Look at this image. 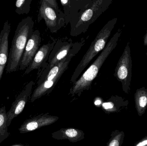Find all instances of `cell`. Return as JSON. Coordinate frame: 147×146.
I'll return each mask as SVG.
<instances>
[{
	"instance_id": "1",
	"label": "cell",
	"mask_w": 147,
	"mask_h": 146,
	"mask_svg": "<svg viewBox=\"0 0 147 146\" xmlns=\"http://www.w3.org/2000/svg\"><path fill=\"white\" fill-rule=\"evenodd\" d=\"M85 44V40L76 42L71 52L60 62L47 70L38 71L37 87L31 98L33 102L47 93H49L57 85L64 73L68 69L71 59L75 56Z\"/></svg>"
},
{
	"instance_id": "2",
	"label": "cell",
	"mask_w": 147,
	"mask_h": 146,
	"mask_svg": "<svg viewBox=\"0 0 147 146\" xmlns=\"http://www.w3.org/2000/svg\"><path fill=\"white\" fill-rule=\"evenodd\" d=\"M112 0H89L69 22L70 34L76 37L85 33L90 25L109 8Z\"/></svg>"
},
{
	"instance_id": "3",
	"label": "cell",
	"mask_w": 147,
	"mask_h": 146,
	"mask_svg": "<svg viewBox=\"0 0 147 146\" xmlns=\"http://www.w3.org/2000/svg\"><path fill=\"white\" fill-rule=\"evenodd\" d=\"M34 26V21L30 16L22 20L18 24L9 54L6 67L7 73L18 70L27 43L33 32Z\"/></svg>"
},
{
	"instance_id": "4",
	"label": "cell",
	"mask_w": 147,
	"mask_h": 146,
	"mask_svg": "<svg viewBox=\"0 0 147 146\" xmlns=\"http://www.w3.org/2000/svg\"><path fill=\"white\" fill-rule=\"evenodd\" d=\"M121 33V29L119 28L94 62L85 71L80 78L74 83L70 91L71 93L73 94H80L83 91L89 90L90 88L93 81L97 76L103 64L117 45Z\"/></svg>"
},
{
	"instance_id": "5",
	"label": "cell",
	"mask_w": 147,
	"mask_h": 146,
	"mask_svg": "<svg viewBox=\"0 0 147 146\" xmlns=\"http://www.w3.org/2000/svg\"><path fill=\"white\" fill-rule=\"evenodd\" d=\"M117 21V18L109 21L99 31L95 39L91 44L88 50L75 69L70 79L71 83H74L78 79L84 69L89 65L92 60L99 52H102L105 48L108 39Z\"/></svg>"
},
{
	"instance_id": "6",
	"label": "cell",
	"mask_w": 147,
	"mask_h": 146,
	"mask_svg": "<svg viewBox=\"0 0 147 146\" xmlns=\"http://www.w3.org/2000/svg\"><path fill=\"white\" fill-rule=\"evenodd\" d=\"M44 20L46 25L52 33H55L65 26V15L60 9H56L50 6L45 0L40 1L38 21Z\"/></svg>"
},
{
	"instance_id": "7",
	"label": "cell",
	"mask_w": 147,
	"mask_h": 146,
	"mask_svg": "<svg viewBox=\"0 0 147 146\" xmlns=\"http://www.w3.org/2000/svg\"><path fill=\"white\" fill-rule=\"evenodd\" d=\"M132 61L130 43L128 42L115 69L114 76L121 83L123 90L127 94L130 93L132 79Z\"/></svg>"
},
{
	"instance_id": "8",
	"label": "cell",
	"mask_w": 147,
	"mask_h": 146,
	"mask_svg": "<svg viewBox=\"0 0 147 146\" xmlns=\"http://www.w3.org/2000/svg\"><path fill=\"white\" fill-rule=\"evenodd\" d=\"M71 39H59L56 43L49 57L48 61L45 67L38 70H47L60 62L71 52L76 45Z\"/></svg>"
},
{
	"instance_id": "9",
	"label": "cell",
	"mask_w": 147,
	"mask_h": 146,
	"mask_svg": "<svg viewBox=\"0 0 147 146\" xmlns=\"http://www.w3.org/2000/svg\"><path fill=\"white\" fill-rule=\"evenodd\" d=\"M41 42V37L39 31H34L32 36L28 41L20 61L19 69L20 70L26 69L39 49Z\"/></svg>"
},
{
	"instance_id": "10",
	"label": "cell",
	"mask_w": 147,
	"mask_h": 146,
	"mask_svg": "<svg viewBox=\"0 0 147 146\" xmlns=\"http://www.w3.org/2000/svg\"><path fill=\"white\" fill-rule=\"evenodd\" d=\"M34 85V82L32 81L28 83L14 102H13L10 110L7 113V125L8 127L10 125L13 119L17 117L24 109Z\"/></svg>"
},
{
	"instance_id": "11",
	"label": "cell",
	"mask_w": 147,
	"mask_h": 146,
	"mask_svg": "<svg viewBox=\"0 0 147 146\" xmlns=\"http://www.w3.org/2000/svg\"><path fill=\"white\" fill-rule=\"evenodd\" d=\"M56 40L51 43L43 45L40 48L34 58L28 67L27 68L24 75L28 74L34 69H40L46 65L49 55L54 47Z\"/></svg>"
},
{
	"instance_id": "12",
	"label": "cell",
	"mask_w": 147,
	"mask_h": 146,
	"mask_svg": "<svg viewBox=\"0 0 147 146\" xmlns=\"http://www.w3.org/2000/svg\"><path fill=\"white\" fill-rule=\"evenodd\" d=\"M10 24L8 21H5L1 31V43L0 45V81L6 64L8 60V38L10 32Z\"/></svg>"
},
{
	"instance_id": "13",
	"label": "cell",
	"mask_w": 147,
	"mask_h": 146,
	"mask_svg": "<svg viewBox=\"0 0 147 146\" xmlns=\"http://www.w3.org/2000/svg\"><path fill=\"white\" fill-rule=\"evenodd\" d=\"M89 0H65L60 1L65 15V26L71 19L87 3Z\"/></svg>"
},
{
	"instance_id": "14",
	"label": "cell",
	"mask_w": 147,
	"mask_h": 146,
	"mask_svg": "<svg viewBox=\"0 0 147 146\" xmlns=\"http://www.w3.org/2000/svg\"><path fill=\"white\" fill-rule=\"evenodd\" d=\"M136 109L139 116L145 114L147 109V89L145 87L136 90L134 94Z\"/></svg>"
},
{
	"instance_id": "15",
	"label": "cell",
	"mask_w": 147,
	"mask_h": 146,
	"mask_svg": "<svg viewBox=\"0 0 147 146\" xmlns=\"http://www.w3.org/2000/svg\"><path fill=\"white\" fill-rule=\"evenodd\" d=\"M7 113L5 106L0 108V144L10 135L7 125Z\"/></svg>"
},
{
	"instance_id": "16",
	"label": "cell",
	"mask_w": 147,
	"mask_h": 146,
	"mask_svg": "<svg viewBox=\"0 0 147 146\" xmlns=\"http://www.w3.org/2000/svg\"><path fill=\"white\" fill-rule=\"evenodd\" d=\"M32 0H17L15 3L16 12L18 15L28 14L30 11Z\"/></svg>"
},
{
	"instance_id": "17",
	"label": "cell",
	"mask_w": 147,
	"mask_h": 146,
	"mask_svg": "<svg viewBox=\"0 0 147 146\" xmlns=\"http://www.w3.org/2000/svg\"><path fill=\"white\" fill-rule=\"evenodd\" d=\"M124 132L116 131L108 146H121L124 140Z\"/></svg>"
},
{
	"instance_id": "18",
	"label": "cell",
	"mask_w": 147,
	"mask_h": 146,
	"mask_svg": "<svg viewBox=\"0 0 147 146\" xmlns=\"http://www.w3.org/2000/svg\"><path fill=\"white\" fill-rule=\"evenodd\" d=\"M65 134L70 138H74L78 135V132L73 129H69L65 131Z\"/></svg>"
},
{
	"instance_id": "19",
	"label": "cell",
	"mask_w": 147,
	"mask_h": 146,
	"mask_svg": "<svg viewBox=\"0 0 147 146\" xmlns=\"http://www.w3.org/2000/svg\"><path fill=\"white\" fill-rule=\"evenodd\" d=\"M133 146H147V134L144 138L137 141Z\"/></svg>"
},
{
	"instance_id": "20",
	"label": "cell",
	"mask_w": 147,
	"mask_h": 146,
	"mask_svg": "<svg viewBox=\"0 0 147 146\" xmlns=\"http://www.w3.org/2000/svg\"><path fill=\"white\" fill-rule=\"evenodd\" d=\"M46 2L51 7L56 9H59L57 2L56 0H45Z\"/></svg>"
},
{
	"instance_id": "21",
	"label": "cell",
	"mask_w": 147,
	"mask_h": 146,
	"mask_svg": "<svg viewBox=\"0 0 147 146\" xmlns=\"http://www.w3.org/2000/svg\"><path fill=\"white\" fill-rule=\"evenodd\" d=\"M115 104L112 102H107V103H104L102 104V106L105 109L109 110L115 108Z\"/></svg>"
},
{
	"instance_id": "22",
	"label": "cell",
	"mask_w": 147,
	"mask_h": 146,
	"mask_svg": "<svg viewBox=\"0 0 147 146\" xmlns=\"http://www.w3.org/2000/svg\"><path fill=\"white\" fill-rule=\"evenodd\" d=\"M144 45L146 46L147 45V31L144 37Z\"/></svg>"
},
{
	"instance_id": "23",
	"label": "cell",
	"mask_w": 147,
	"mask_h": 146,
	"mask_svg": "<svg viewBox=\"0 0 147 146\" xmlns=\"http://www.w3.org/2000/svg\"><path fill=\"white\" fill-rule=\"evenodd\" d=\"M101 104V101L100 100H96L95 102V105H100Z\"/></svg>"
},
{
	"instance_id": "24",
	"label": "cell",
	"mask_w": 147,
	"mask_h": 146,
	"mask_svg": "<svg viewBox=\"0 0 147 146\" xmlns=\"http://www.w3.org/2000/svg\"><path fill=\"white\" fill-rule=\"evenodd\" d=\"M11 146H26L24 145H21V144H17V145H13Z\"/></svg>"
},
{
	"instance_id": "25",
	"label": "cell",
	"mask_w": 147,
	"mask_h": 146,
	"mask_svg": "<svg viewBox=\"0 0 147 146\" xmlns=\"http://www.w3.org/2000/svg\"><path fill=\"white\" fill-rule=\"evenodd\" d=\"M1 37L0 36V45H1Z\"/></svg>"
},
{
	"instance_id": "26",
	"label": "cell",
	"mask_w": 147,
	"mask_h": 146,
	"mask_svg": "<svg viewBox=\"0 0 147 146\" xmlns=\"http://www.w3.org/2000/svg\"><path fill=\"white\" fill-rule=\"evenodd\" d=\"M146 55L147 56V51H146Z\"/></svg>"
}]
</instances>
